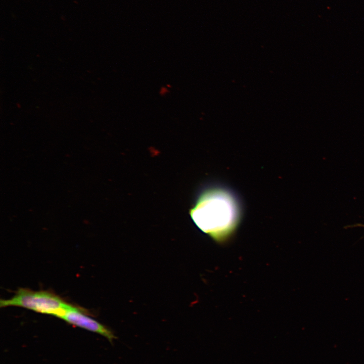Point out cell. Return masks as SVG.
<instances>
[{"label":"cell","mask_w":364,"mask_h":364,"mask_svg":"<svg viewBox=\"0 0 364 364\" xmlns=\"http://www.w3.org/2000/svg\"><path fill=\"white\" fill-rule=\"evenodd\" d=\"M191 216L197 225L214 239L220 240L234 229L238 210L234 198L222 190H212L203 194Z\"/></svg>","instance_id":"cell-1"},{"label":"cell","mask_w":364,"mask_h":364,"mask_svg":"<svg viewBox=\"0 0 364 364\" xmlns=\"http://www.w3.org/2000/svg\"><path fill=\"white\" fill-rule=\"evenodd\" d=\"M58 317L68 324L101 335L111 343L116 338L112 331L87 315L82 308L69 304Z\"/></svg>","instance_id":"cell-3"},{"label":"cell","mask_w":364,"mask_h":364,"mask_svg":"<svg viewBox=\"0 0 364 364\" xmlns=\"http://www.w3.org/2000/svg\"><path fill=\"white\" fill-rule=\"evenodd\" d=\"M352 226V227L356 226L364 227V224H358H358H356L351 225V226Z\"/></svg>","instance_id":"cell-4"},{"label":"cell","mask_w":364,"mask_h":364,"mask_svg":"<svg viewBox=\"0 0 364 364\" xmlns=\"http://www.w3.org/2000/svg\"><path fill=\"white\" fill-rule=\"evenodd\" d=\"M69 305L52 292L35 291L27 288H19L11 298L0 300L1 308L18 306L58 317Z\"/></svg>","instance_id":"cell-2"}]
</instances>
